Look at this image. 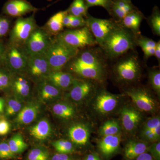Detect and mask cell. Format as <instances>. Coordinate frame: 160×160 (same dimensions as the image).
<instances>
[{
    "label": "cell",
    "mask_w": 160,
    "mask_h": 160,
    "mask_svg": "<svg viewBox=\"0 0 160 160\" xmlns=\"http://www.w3.org/2000/svg\"><path fill=\"white\" fill-rule=\"evenodd\" d=\"M71 69L80 76L90 79L98 80L102 76L103 60L94 51L86 50L73 58Z\"/></svg>",
    "instance_id": "6da1fadb"
},
{
    "label": "cell",
    "mask_w": 160,
    "mask_h": 160,
    "mask_svg": "<svg viewBox=\"0 0 160 160\" xmlns=\"http://www.w3.org/2000/svg\"><path fill=\"white\" fill-rule=\"evenodd\" d=\"M133 36L128 30L118 26L110 33L101 47L110 58H115L126 53L135 46Z\"/></svg>",
    "instance_id": "7a4b0ae2"
},
{
    "label": "cell",
    "mask_w": 160,
    "mask_h": 160,
    "mask_svg": "<svg viewBox=\"0 0 160 160\" xmlns=\"http://www.w3.org/2000/svg\"><path fill=\"white\" fill-rule=\"evenodd\" d=\"M79 52V49L67 46L56 38L52 40L44 55L52 71H61Z\"/></svg>",
    "instance_id": "3957f363"
},
{
    "label": "cell",
    "mask_w": 160,
    "mask_h": 160,
    "mask_svg": "<svg viewBox=\"0 0 160 160\" xmlns=\"http://www.w3.org/2000/svg\"><path fill=\"white\" fill-rule=\"evenodd\" d=\"M57 39L67 46L79 49L97 44L93 35L87 26L74 30H68L58 35Z\"/></svg>",
    "instance_id": "277c9868"
},
{
    "label": "cell",
    "mask_w": 160,
    "mask_h": 160,
    "mask_svg": "<svg viewBox=\"0 0 160 160\" xmlns=\"http://www.w3.org/2000/svg\"><path fill=\"white\" fill-rule=\"evenodd\" d=\"M28 58L24 46L10 43L6 48L4 61L10 71L20 74L26 71Z\"/></svg>",
    "instance_id": "5b68a950"
},
{
    "label": "cell",
    "mask_w": 160,
    "mask_h": 160,
    "mask_svg": "<svg viewBox=\"0 0 160 160\" xmlns=\"http://www.w3.org/2000/svg\"><path fill=\"white\" fill-rule=\"evenodd\" d=\"M52 40L48 32L37 27L32 32L23 46L29 56L44 54Z\"/></svg>",
    "instance_id": "8992f818"
},
{
    "label": "cell",
    "mask_w": 160,
    "mask_h": 160,
    "mask_svg": "<svg viewBox=\"0 0 160 160\" xmlns=\"http://www.w3.org/2000/svg\"><path fill=\"white\" fill-rule=\"evenodd\" d=\"M34 14L26 18H18L10 33V43L24 45L26 40L37 28Z\"/></svg>",
    "instance_id": "52a82bcc"
},
{
    "label": "cell",
    "mask_w": 160,
    "mask_h": 160,
    "mask_svg": "<svg viewBox=\"0 0 160 160\" xmlns=\"http://www.w3.org/2000/svg\"><path fill=\"white\" fill-rule=\"evenodd\" d=\"M86 20V26L91 32L97 44L101 46L118 26L112 20L97 18L91 16L87 17Z\"/></svg>",
    "instance_id": "ba28073f"
},
{
    "label": "cell",
    "mask_w": 160,
    "mask_h": 160,
    "mask_svg": "<svg viewBox=\"0 0 160 160\" xmlns=\"http://www.w3.org/2000/svg\"><path fill=\"white\" fill-rule=\"evenodd\" d=\"M140 67L137 58L131 56L119 62L116 66L115 71L120 79L130 82L138 77Z\"/></svg>",
    "instance_id": "9c48e42d"
},
{
    "label": "cell",
    "mask_w": 160,
    "mask_h": 160,
    "mask_svg": "<svg viewBox=\"0 0 160 160\" xmlns=\"http://www.w3.org/2000/svg\"><path fill=\"white\" fill-rule=\"evenodd\" d=\"M26 71L32 78L47 79L51 70L44 54L29 56Z\"/></svg>",
    "instance_id": "30bf717a"
},
{
    "label": "cell",
    "mask_w": 160,
    "mask_h": 160,
    "mask_svg": "<svg viewBox=\"0 0 160 160\" xmlns=\"http://www.w3.org/2000/svg\"><path fill=\"white\" fill-rule=\"evenodd\" d=\"M136 106L140 110L152 112L156 109L154 99L146 91L141 89H132L126 92Z\"/></svg>",
    "instance_id": "8fae6325"
},
{
    "label": "cell",
    "mask_w": 160,
    "mask_h": 160,
    "mask_svg": "<svg viewBox=\"0 0 160 160\" xmlns=\"http://www.w3.org/2000/svg\"><path fill=\"white\" fill-rule=\"evenodd\" d=\"M35 8L26 0H9L3 7V12L12 17H21L24 15L38 11Z\"/></svg>",
    "instance_id": "7c38bea8"
},
{
    "label": "cell",
    "mask_w": 160,
    "mask_h": 160,
    "mask_svg": "<svg viewBox=\"0 0 160 160\" xmlns=\"http://www.w3.org/2000/svg\"><path fill=\"white\" fill-rule=\"evenodd\" d=\"M118 103V99L116 96L104 92L97 97L95 108L100 113L106 114L113 111Z\"/></svg>",
    "instance_id": "4fadbf2b"
},
{
    "label": "cell",
    "mask_w": 160,
    "mask_h": 160,
    "mask_svg": "<svg viewBox=\"0 0 160 160\" xmlns=\"http://www.w3.org/2000/svg\"><path fill=\"white\" fill-rule=\"evenodd\" d=\"M69 96L75 102H80L85 98L92 90L91 83L83 80L75 79L72 83Z\"/></svg>",
    "instance_id": "5bb4252c"
},
{
    "label": "cell",
    "mask_w": 160,
    "mask_h": 160,
    "mask_svg": "<svg viewBox=\"0 0 160 160\" xmlns=\"http://www.w3.org/2000/svg\"><path fill=\"white\" fill-rule=\"evenodd\" d=\"M99 143L100 151L103 155L109 157L114 153L118 149L121 141V135L106 136Z\"/></svg>",
    "instance_id": "9a60e30c"
},
{
    "label": "cell",
    "mask_w": 160,
    "mask_h": 160,
    "mask_svg": "<svg viewBox=\"0 0 160 160\" xmlns=\"http://www.w3.org/2000/svg\"><path fill=\"white\" fill-rule=\"evenodd\" d=\"M122 124L126 131L134 130L141 120L139 112L131 108H123L121 111Z\"/></svg>",
    "instance_id": "2e32d148"
},
{
    "label": "cell",
    "mask_w": 160,
    "mask_h": 160,
    "mask_svg": "<svg viewBox=\"0 0 160 160\" xmlns=\"http://www.w3.org/2000/svg\"><path fill=\"white\" fill-rule=\"evenodd\" d=\"M68 134L69 138L76 145L83 146L88 143L90 132L87 126L82 124H76L69 128Z\"/></svg>",
    "instance_id": "e0dca14e"
},
{
    "label": "cell",
    "mask_w": 160,
    "mask_h": 160,
    "mask_svg": "<svg viewBox=\"0 0 160 160\" xmlns=\"http://www.w3.org/2000/svg\"><path fill=\"white\" fill-rule=\"evenodd\" d=\"M47 79L58 89H66L71 87L75 79L70 73L57 71L51 72Z\"/></svg>",
    "instance_id": "ac0fdd59"
},
{
    "label": "cell",
    "mask_w": 160,
    "mask_h": 160,
    "mask_svg": "<svg viewBox=\"0 0 160 160\" xmlns=\"http://www.w3.org/2000/svg\"><path fill=\"white\" fill-rule=\"evenodd\" d=\"M39 106L34 104H29L20 110L16 118V122L21 125H27L32 122L38 114Z\"/></svg>",
    "instance_id": "d6986e66"
},
{
    "label": "cell",
    "mask_w": 160,
    "mask_h": 160,
    "mask_svg": "<svg viewBox=\"0 0 160 160\" xmlns=\"http://www.w3.org/2000/svg\"><path fill=\"white\" fill-rule=\"evenodd\" d=\"M143 16L140 12L135 10L129 12L122 20L123 26L132 31L135 34L139 32L141 22Z\"/></svg>",
    "instance_id": "ffe728a7"
},
{
    "label": "cell",
    "mask_w": 160,
    "mask_h": 160,
    "mask_svg": "<svg viewBox=\"0 0 160 160\" xmlns=\"http://www.w3.org/2000/svg\"><path fill=\"white\" fill-rule=\"evenodd\" d=\"M148 149L146 143L137 141H129L125 146V158L127 160L134 159L140 155L146 152Z\"/></svg>",
    "instance_id": "44dd1931"
},
{
    "label": "cell",
    "mask_w": 160,
    "mask_h": 160,
    "mask_svg": "<svg viewBox=\"0 0 160 160\" xmlns=\"http://www.w3.org/2000/svg\"><path fill=\"white\" fill-rule=\"evenodd\" d=\"M11 86L15 94L21 98L28 96L30 90V84L26 78L22 76L15 77L11 81Z\"/></svg>",
    "instance_id": "7402d4cb"
},
{
    "label": "cell",
    "mask_w": 160,
    "mask_h": 160,
    "mask_svg": "<svg viewBox=\"0 0 160 160\" xmlns=\"http://www.w3.org/2000/svg\"><path fill=\"white\" fill-rule=\"evenodd\" d=\"M51 127L47 120L43 119L32 126L30 129V134L35 138L43 140L47 138L51 133Z\"/></svg>",
    "instance_id": "603a6c76"
},
{
    "label": "cell",
    "mask_w": 160,
    "mask_h": 160,
    "mask_svg": "<svg viewBox=\"0 0 160 160\" xmlns=\"http://www.w3.org/2000/svg\"><path fill=\"white\" fill-rule=\"evenodd\" d=\"M67 10L60 11L52 17L47 23V27L49 32L53 34H59L63 29V19L68 14Z\"/></svg>",
    "instance_id": "cb8c5ba5"
},
{
    "label": "cell",
    "mask_w": 160,
    "mask_h": 160,
    "mask_svg": "<svg viewBox=\"0 0 160 160\" xmlns=\"http://www.w3.org/2000/svg\"><path fill=\"white\" fill-rule=\"evenodd\" d=\"M39 85V92L40 97L42 99H53L59 96V89L53 86L51 83L48 82L47 81H43Z\"/></svg>",
    "instance_id": "d4e9b609"
},
{
    "label": "cell",
    "mask_w": 160,
    "mask_h": 160,
    "mask_svg": "<svg viewBox=\"0 0 160 160\" xmlns=\"http://www.w3.org/2000/svg\"><path fill=\"white\" fill-rule=\"evenodd\" d=\"M9 148L13 154L22 152L28 147L23 137L20 133L15 134L9 140L8 142Z\"/></svg>",
    "instance_id": "484cf974"
},
{
    "label": "cell",
    "mask_w": 160,
    "mask_h": 160,
    "mask_svg": "<svg viewBox=\"0 0 160 160\" xmlns=\"http://www.w3.org/2000/svg\"><path fill=\"white\" fill-rule=\"evenodd\" d=\"M88 7L84 0H74L67 12L69 14L74 17L86 16Z\"/></svg>",
    "instance_id": "4316f807"
},
{
    "label": "cell",
    "mask_w": 160,
    "mask_h": 160,
    "mask_svg": "<svg viewBox=\"0 0 160 160\" xmlns=\"http://www.w3.org/2000/svg\"><path fill=\"white\" fill-rule=\"evenodd\" d=\"M52 111L56 115L64 119L72 117L74 114V110L72 106L66 103H59L52 107Z\"/></svg>",
    "instance_id": "83f0119b"
},
{
    "label": "cell",
    "mask_w": 160,
    "mask_h": 160,
    "mask_svg": "<svg viewBox=\"0 0 160 160\" xmlns=\"http://www.w3.org/2000/svg\"><path fill=\"white\" fill-rule=\"evenodd\" d=\"M121 130L118 122L116 120H110L103 124L100 129V134L102 137L114 135L120 133Z\"/></svg>",
    "instance_id": "f1b7e54d"
},
{
    "label": "cell",
    "mask_w": 160,
    "mask_h": 160,
    "mask_svg": "<svg viewBox=\"0 0 160 160\" xmlns=\"http://www.w3.org/2000/svg\"><path fill=\"white\" fill-rule=\"evenodd\" d=\"M52 145L56 150L59 153H70L73 151V147L71 142L67 140H59L55 141Z\"/></svg>",
    "instance_id": "f546056e"
},
{
    "label": "cell",
    "mask_w": 160,
    "mask_h": 160,
    "mask_svg": "<svg viewBox=\"0 0 160 160\" xmlns=\"http://www.w3.org/2000/svg\"><path fill=\"white\" fill-rule=\"evenodd\" d=\"M151 27L155 34L160 35V13L158 8L157 6L154 7L152 14L150 18Z\"/></svg>",
    "instance_id": "4dcf8cb0"
},
{
    "label": "cell",
    "mask_w": 160,
    "mask_h": 160,
    "mask_svg": "<svg viewBox=\"0 0 160 160\" xmlns=\"http://www.w3.org/2000/svg\"><path fill=\"white\" fill-rule=\"evenodd\" d=\"M48 158L47 152L40 148L32 149L28 156V160H48Z\"/></svg>",
    "instance_id": "1f68e13d"
},
{
    "label": "cell",
    "mask_w": 160,
    "mask_h": 160,
    "mask_svg": "<svg viewBox=\"0 0 160 160\" xmlns=\"http://www.w3.org/2000/svg\"><path fill=\"white\" fill-rule=\"evenodd\" d=\"M149 81L152 88L160 95V72L159 70H154L150 72L149 74Z\"/></svg>",
    "instance_id": "d6a6232c"
},
{
    "label": "cell",
    "mask_w": 160,
    "mask_h": 160,
    "mask_svg": "<svg viewBox=\"0 0 160 160\" xmlns=\"http://www.w3.org/2000/svg\"><path fill=\"white\" fill-rule=\"evenodd\" d=\"M22 108L21 103L18 100L12 99L6 106V112L8 116H12L19 112Z\"/></svg>",
    "instance_id": "836d02e7"
},
{
    "label": "cell",
    "mask_w": 160,
    "mask_h": 160,
    "mask_svg": "<svg viewBox=\"0 0 160 160\" xmlns=\"http://www.w3.org/2000/svg\"><path fill=\"white\" fill-rule=\"evenodd\" d=\"M88 8L94 6L102 7L109 12L112 1L111 0H84Z\"/></svg>",
    "instance_id": "e575fe53"
},
{
    "label": "cell",
    "mask_w": 160,
    "mask_h": 160,
    "mask_svg": "<svg viewBox=\"0 0 160 160\" xmlns=\"http://www.w3.org/2000/svg\"><path fill=\"white\" fill-rule=\"evenodd\" d=\"M159 126H160V119L159 117L150 118L144 124L141 132L152 130Z\"/></svg>",
    "instance_id": "d590c367"
},
{
    "label": "cell",
    "mask_w": 160,
    "mask_h": 160,
    "mask_svg": "<svg viewBox=\"0 0 160 160\" xmlns=\"http://www.w3.org/2000/svg\"><path fill=\"white\" fill-rule=\"evenodd\" d=\"M109 12L113 17L121 21L127 14L126 12L116 6L113 2H112Z\"/></svg>",
    "instance_id": "8d00e7d4"
},
{
    "label": "cell",
    "mask_w": 160,
    "mask_h": 160,
    "mask_svg": "<svg viewBox=\"0 0 160 160\" xmlns=\"http://www.w3.org/2000/svg\"><path fill=\"white\" fill-rule=\"evenodd\" d=\"M137 42L138 45L142 48L143 51L149 48H155L157 44L153 40L146 37L140 38Z\"/></svg>",
    "instance_id": "74e56055"
},
{
    "label": "cell",
    "mask_w": 160,
    "mask_h": 160,
    "mask_svg": "<svg viewBox=\"0 0 160 160\" xmlns=\"http://www.w3.org/2000/svg\"><path fill=\"white\" fill-rule=\"evenodd\" d=\"M14 156V154H13L10 150L8 143H0V158L6 159L12 158Z\"/></svg>",
    "instance_id": "f35d334b"
},
{
    "label": "cell",
    "mask_w": 160,
    "mask_h": 160,
    "mask_svg": "<svg viewBox=\"0 0 160 160\" xmlns=\"http://www.w3.org/2000/svg\"><path fill=\"white\" fill-rule=\"evenodd\" d=\"M11 80L9 74L0 70V89H7L11 86Z\"/></svg>",
    "instance_id": "ab89813d"
},
{
    "label": "cell",
    "mask_w": 160,
    "mask_h": 160,
    "mask_svg": "<svg viewBox=\"0 0 160 160\" xmlns=\"http://www.w3.org/2000/svg\"><path fill=\"white\" fill-rule=\"evenodd\" d=\"M113 3L118 7L122 9L128 14L129 12L135 10L134 7L131 3L128 2L121 0H114Z\"/></svg>",
    "instance_id": "60d3db41"
},
{
    "label": "cell",
    "mask_w": 160,
    "mask_h": 160,
    "mask_svg": "<svg viewBox=\"0 0 160 160\" xmlns=\"http://www.w3.org/2000/svg\"><path fill=\"white\" fill-rule=\"evenodd\" d=\"M10 22L7 18L0 16V37L6 35L9 30Z\"/></svg>",
    "instance_id": "b9f144b4"
},
{
    "label": "cell",
    "mask_w": 160,
    "mask_h": 160,
    "mask_svg": "<svg viewBox=\"0 0 160 160\" xmlns=\"http://www.w3.org/2000/svg\"><path fill=\"white\" fill-rule=\"evenodd\" d=\"M160 137V126H158L143 138L147 142H156L159 140Z\"/></svg>",
    "instance_id": "7bdbcfd3"
},
{
    "label": "cell",
    "mask_w": 160,
    "mask_h": 160,
    "mask_svg": "<svg viewBox=\"0 0 160 160\" xmlns=\"http://www.w3.org/2000/svg\"><path fill=\"white\" fill-rule=\"evenodd\" d=\"M86 26V20L82 17H73L68 28H81Z\"/></svg>",
    "instance_id": "ee69618b"
},
{
    "label": "cell",
    "mask_w": 160,
    "mask_h": 160,
    "mask_svg": "<svg viewBox=\"0 0 160 160\" xmlns=\"http://www.w3.org/2000/svg\"><path fill=\"white\" fill-rule=\"evenodd\" d=\"M149 151L151 152V155L152 158L156 160H160V143H157L152 144L149 148Z\"/></svg>",
    "instance_id": "f6af8a7d"
},
{
    "label": "cell",
    "mask_w": 160,
    "mask_h": 160,
    "mask_svg": "<svg viewBox=\"0 0 160 160\" xmlns=\"http://www.w3.org/2000/svg\"><path fill=\"white\" fill-rule=\"evenodd\" d=\"M10 130V125L6 120L0 121V135H5Z\"/></svg>",
    "instance_id": "bcb514c9"
},
{
    "label": "cell",
    "mask_w": 160,
    "mask_h": 160,
    "mask_svg": "<svg viewBox=\"0 0 160 160\" xmlns=\"http://www.w3.org/2000/svg\"><path fill=\"white\" fill-rule=\"evenodd\" d=\"M51 160H72L67 154L62 153H57L53 156Z\"/></svg>",
    "instance_id": "7dc6e473"
},
{
    "label": "cell",
    "mask_w": 160,
    "mask_h": 160,
    "mask_svg": "<svg viewBox=\"0 0 160 160\" xmlns=\"http://www.w3.org/2000/svg\"><path fill=\"white\" fill-rule=\"evenodd\" d=\"M73 16L69 14H66L63 19V26L66 27H69V24L72 20L73 18Z\"/></svg>",
    "instance_id": "c3c4849f"
},
{
    "label": "cell",
    "mask_w": 160,
    "mask_h": 160,
    "mask_svg": "<svg viewBox=\"0 0 160 160\" xmlns=\"http://www.w3.org/2000/svg\"><path fill=\"white\" fill-rule=\"evenodd\" d=\"M135 159L136 160H153L151 155L146 152L140 155Z\"/></svg>",
    "instance_id": "681fc988"
},
{
    "label": "cell",
    "mask_w": 160,
    "mask_h": 160,
    "mask_svg": "<svg viewBox=\"0 0 160 160\" xmlns=\"http://www.w3.org/2000/svg\"><path fill=\"white\" fill-rule=\"evenodd\" d=\"M6 48L2 43L0 42V63L4 61Z\"/></svg>",
    "instance_id": "f907efd6"
},
{
    "label": "cell",
    "mask_w": 160,
    "mask_h": 160,
    "mask_svg": "<svg viewBox=\"0 0 160 160\" xmlns=\"http://www.w3.org/2000/svg\"><path fill=\"white\" fill-rule=\"evenodd\" d=\"M154 55L155 56L158 61H160V41L158 42L156 44V46L155 47V53Z\"/></svg>",
    "instance_id": "816d5d0a"
},
{
    "label": "cell",
    "mask_w": 160,
    "mask_h": 160,
    "mask_svg": "<svg viewBox=\"0 0 160 160\" xmlns=\"http://www.w3.org/2000/svg\"><path fill=\"white\" fill-rule=\"evenodd\" d=\"M86 160H100L99 158L95 154L88 155L86 158Z\"/></svg>",
    "instance_id": "f5cc1de1"
},
{
    "label": "cell",
    "mask_w": 160,
    "mask_h": 160,
    "mask_svg": "<svg viewBox=\"0 0 160 160\" xmlns=\"http://www.w3.org/2000/svg\"><path fill=\"white\" fill-rule=\"evenodd\" d=\"M5 102L3 99L0 98V112H2L4 110Z\"/></svg>",
    "instance_id": "db71d44e"
},
{
    "label": "cell",
    "mask_w": 160,
    "mask_h": 160,
    "mask_svg": "<svg viewBox=\"0 0 160 160\" xmlns=\"http://www.w3.org/2000/svg\"><path fill=\"white\" fill-rule=\"evenodd\" d=\"M121 1H125L131 3V0H121Z\"/></svg>",
    "instance_id": "11a10c76"
},
{
    "label": "cell",
    "mask_w": 160,
    "mask_h": 160,
    "mask_svg": "<svg viewBox=\"0 0 160 160\" xmlns=\"http://www.w3.org/2000/svg\"><path fill=\"white\" fill-rule=\"evenodd\" d=\"M48 1H51V0H48Z\"/></svg>",
    "instance_id": "9f6ffc18"
}]
</instances>
